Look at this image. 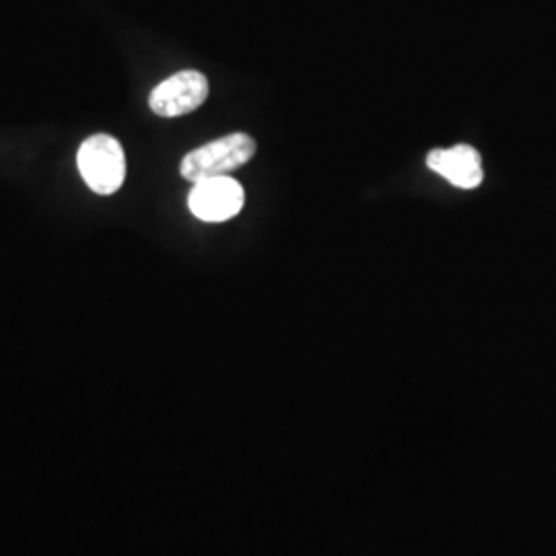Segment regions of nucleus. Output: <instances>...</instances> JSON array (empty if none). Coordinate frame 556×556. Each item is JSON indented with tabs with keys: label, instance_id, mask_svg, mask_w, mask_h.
I'll use <instances>...</instances> for the list:
<instances>
[{
	"label": "nucleus",
	"instance_id": "obj_1",
	"mask_svg": "<svg viewBox=\"0 0 556 556\" xmlns=\"http://www.w3.org/2000/svg\"><path fill=\"white\" fill-rule=\"evenodd\" d=\"M256 153V140L245 132H233L223 139L211 140L199 147L197 151L188 153L179 172L181 176L199 184L202 179L220 178L229 176L239 167H243Z\"/></svg>",
	"mask_w": 556,
	"mask_h": 556
},
{
	"label": "nucleus",
	"instance_id": "obj_2",
	"mask_svg": "<svg viewBox=\"0 0 556 556\" xmlns=\"http://www.w3.org/2000/svg\"><path fill=\"white\" fill-rule=\"evenodd\" d=\"M77 165L85 184L101 197L118 192L126 178V157L118 139L110 135H93L83 140Z\"/></svg>",
	"mask_w": 556,
	"mask_h": 556
},
{
	"label": "nucleus",
	"instance_id": "obj_3",
	"mask_svg": "<svg viewBox=\"0 0 556 556\" xmlns=\"http://www.w3.org/2000/svg\"><path fill=\"white\" fill-rule=\"evenodd\" d=\"M208 98V80L199 71H181L160 83L149 98L151 110L161 118H178L199 110Z\"/></svg>",
	"mask_w": 556,
	"mask_h": 556
},
{
	"label": "nucleus",
	"instance_id": "obj_4",
	"mask_svg": "<svg viewBox=\"0 0 556 556\" xmlns=\"http://www.w3.org/2000/svg\"><path fill=\"white\" fill-rule=\"evenodd\" d=\"M243 200L245 194L238 179L220 176L194 184L188 197V206L197 219L204 223H223L238 215L243 208Z\"/></svg>",
	"mask_w": 556,
	"mask_h": 556
},
{
	"label": "nucleus",
	"instance_id": "obj_5",
	"mask_svg": "<svg viewBox=\"0 0 556 556\" xmlns=\"http://www.w3.org/2000/svg\"><path fill=\"white\" fill-rule=\"evenodd\" d=\"M427 165L441 178L447 179L452 186L462 190H475L484 179L480 153L470 144H456L452 149H433L427 155Z\"/></svg>",
	"mask_w": 556,
	"mask_h": 556
}]
</instances>
